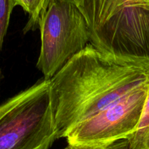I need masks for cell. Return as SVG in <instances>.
Instances as JSON below:
<instances>
[{
    "label": "cell",
    "instance_id": "obj_9",
    "mask_svg": "<svg viewBox=\"0 0 149 149\" xmlns=\"http://www.w3.org/2000/svg\"><path fill=\"white\" fill-rule=\"evenodd\" d=\"M63 149H81V148H76V147L68 145ZM102 149H130V145L129 141H128L127 139H125V140H121V141H117V142L110 145L109 146L106 147V148H102Z\"/></svg>",
    "mask_w": 149,
    "mask_h": 149
},
{
    "label": "cell",
    "instance_id": "obj_5",
    "mask_svg": "<svg viewBox=\"0 0 149 149\" xmlns=\"http://www.w3.org/2000/svg\"><path fill=\"white\" fill-rule=\"evenodd\" d=\"M149 3V0H87L81 12L87 21L89 33L101 26L120 9Z\"/></svg>",
    "mask_w": 149,
    "mask_h": 149
},
{
    "label": "cell",
    "instance_id": "obj_1",
    "mask_svg": "<svg viewBox=\"0 0 149 149\" xmlns=\"http://www.w3.org/2000/svg\"><path fill=\"white\" fill-rule=\"evenodd\" d=\"M148 72L120 63L89 43L50 79L58 138L141 87Z\"/></svg>",
    "mask_w": 149,
    "mask_h": 149
},
{
    "label": "cell",
    "instance_id": "obj_7",
    "mask_svg": "<svg viewBox=\"0 0 149 149\" xmlns=\"http://www.w3.org/2000/svg\"><path fill=\"white\" fill-rule=\"evenodd\" d=\"M15 6H20L29 15L28 23L23 29V33L39 27V21L45 9L44 0H15Z\"/></svg>",
    "mask_w": 149,
    "mask_h": 149
},
{
    "label": "cell",
    "instance_id": "obj_11",
    "mask_svg": "<svg viewBox=\"0 0 149 149\" xmlns=\"http://www.w3.org/2000/svg\"><path fill=\"white\" fill-rule=\"evenodd\" d=\"M49 1H50V0H44V4H45V9H44V11L45 10L46 7H47L48 4H49Z\"/></svg>",
    "mask_w": 149,
    "mask_h": 149
},
{
    "label": "cell",
    "instance_id": "obj_10",
    "mask_svg": "<svg viewBox=\"0 0 149 149\" xmlns=\"http://www.w3.org/2000/svg\"><path fill=\"white\" fill-rule=\"evenodd\" d=\"M67 1L74 4L81 12L82 11L84 6H85L86 2H87V0H67Z\"/></svg>",
    "mask_w": 149,
    "mask_h": 149
},
{
    "label": "cell",
    "instance_id": "obj_8",
    "mask_svg": "<svg viewBox=\"0 0 149 149\" xmlns=\"http://www.w3.org/2000/svg\"><path fill=\"white\" fill-rule=\"evenodd\" d=\"M15 7V0H0V57L2 51L4 38L8 30L10 17ZM2 79V71L0 66V85Z\"/></svg>",
    "mask_w": 149,
    "mask_h": 149
},
{
    "label": "cell",
    "instance_id": "obj_4",
    "mask_svg": "<svg viewBox=\"0 0 149 149\" xmlns=\"http://www.w3.org/2000/svg\"><path fill=\"white\" fill-rule=\"evenodd\" d=\"M149 90V79L133 92L79 124L67 135L68 145L102 149L136 132Z\"/></svg>",
    "mask_w": 149,
    "mask_h": 149
},
{
    "label": "cell",
    "instance_id": "obj_12",
    "mask_svg": "<svg viewBox=\"0 0 149 149\" xmlns=\"http://www.w3.org/2000/svg\"><path fill=\"white\" fill-rule=\"evenodd\" d=\"M148 149H149V146H148Z\"/></svg>",
    "mask_w": 149,
    "mask_h": 149
},
{
    "label": "cell",
    "instance_id": "obj_3",
    "mask_svg": "<svg viewBox=\"0 0 149 149\" xmlns=\"http://www.w3.org/2000/svg\"><path fill=\"white\" fill-rule=\"evenodd\" d=\"M40 54L36 68L51 79L65 64L90 43L87 21L67 0H50L39 21Z\"/></svg>",
    "mask_w": 149,
    "mask_h": 149
},
{
    "label": "cell",
    "instance_id": "obj_2",
    "mask_svg": "<svg viewBox=\"0 0 149 149\" xmlns=\"http://www.w3.org/2000/svg\"><path fill=\"white\" fill-rule=\"evenodd\" d=\"M58 138L50 79L39 80L0 104V149H49Z\"/></svg>",
    "mask_w": 149,
    "mask_h": 149
},
{
    "label": "cell",
    "instance_id": "obj_6",
    "mask_svg": "<svg viewBox=\"0 0 149 149\" xmlns=\"http://www.w3.org/2000/svg\"><path fill=\"white\" fill-rule=\"evenodd\" d=\"M149 79V71L148 72ZM130 149H148L149 146V90L142 116L136 132L129 138Z\"/></svg>",
    "mask_w": 149,
    "mask_h": 149
}]
</instances>
